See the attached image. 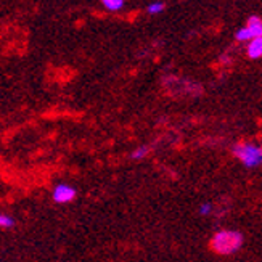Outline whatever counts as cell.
Returning a JSON list of instances; mask_svg holds the SVG:
<instances>
[{
	"label": "cell",
	"instance_id": "cell-6",
	"mask_svg": "<svg viewBox=\"0 0 262 262\" xmlns=\"http://www.w3.org/2000/svg\"><path fill=\"white\" fill-rule=\"evenodd\" d=\"M150 154V146L148 145H142V146H137V148L130 153V158L138 161V159H143Z\"/></svg>",
	"mask_w": 262,
	"mask_h": 262
},
{
	"label": "cell",
	"instance_id": "cell-2",
	"mask_svg": "<svg viewBox=\"0 0 262 262\" xmlns=\"http://www.w3.org/2000/svg\"><path fill=\"white\" fill-rule=\"evenodd\" d=\"M232 154L246 169L262 166V145L256 142H240L232 146Z\"/></svg>",
	"mask_w": 262,
	"mask_h": 262
},
{
	"label": "cell",
	"instance_id": "cell-9",
	"mask_svg": "<svg viewBox=\"0 0 262 262\" xmlns=\"http://www.w3.org/2000/svg\"><path fill=\"white\" fill-rule=\"evenodd\" d=\"M164 10H166V4L159 2V0H156V2H151L148 7H146V12H148L150 15H159Z\"/></svg>",
	"mask_w": 262,
	"mask_h": 262
},
{
	"label": "cell",
	"instance_id": "cell-4",
	"mask_svg": "<svg viewBox=\"0 0 262 262\" xmlns=\"http://www.w3.org/2000/svg\"><path fill=\"white\" fill-rule=\"evenodd\" d=\"M246 55L249 60H260L262 58V37H256L248 42Z\"/></svg>",
	"mask_w": 262,
	"mask_h": 262
},
{
	"label": "cell",
	"instance_id": "cell-3",
	"mask_svg": "<svg viewBox=\"0 0 262 262\" xmlns=\"http://www.w3.org/2000/svg\"><path fill=\"white\" fill-rule=\"evenodd\" d=\"M76 188L71 187L69 184H58L55 185L53 192H52V200L56 203V204H66V203H71L76 200Z\"/></svg>",
	"mask_w": 262,
	"mask_h": 262
},
{
	"label": "cell",
	"instance_id": "cell-5",
	"mask_svg": "<svg viewBox=\"0 0 262 262\" xmlns=\"http://www.w3.org/2000/svg\"><path fill=\"white\" fill-rule=\"evenodd\" d=\"M244 26L249 29L252 39L262 37V18L259 15H251L246 20V24H244Z\"/></svg>",
	"mask_w": 262,
	"mask_h": 262
},
{
	"label": "cell",
	"instance_id": "cell-10",
	"mask_svg": "<svg viewBox=\"0 0 262 262\" xmlns=\"http://www.w3.org/2000/svg\"><path fill=\"white\" fill-rule=\"evenodd\" d=\"M198 212H200V216L203 217H208L211 216L212 212H214V204H212L211 201H204L200 204V208H198Z\"/></svg>",
	"mask_w": 262,
	"mask_h": 262
},
{
	"label": "cell",
	"instance_id": "cell-7",
	"mask_svg": "<svg viewBox=\"0 0 262 262\" xmlns=\"http://www.w3.org/2000/svg\"><path fill=\"white\" fill-rule=\"evenodd\" d=\"M102 4L110 12H119L124 8V0H102Z\"/></svg>",
	"mask_w": 262,
	"mask_h": 262
},
{
	"label": "cell",
	"instance_id": "cell-1",
	"mask_svg": "<svg viewBox=\"0 0 262 262\" xmlns=\"http://www.w3.org/2000/svg\"><path fill=\"white\" fill-rule=\"evenodd\" d=\"M244 244V236L238 230H230V228H225V230H219L212 235V238L209 241L211 249L219 256H230L238 252Z\"/></svg>",
	"mask_w": 262,
	"mask_h": 262
},
{
	"label": "cell",
	"instance_id": "cell-11",
	"mask_svg": "<svg viewBox=\"0 0 262 262\" xmlns=\"http://www.w3.org/2000/svg\"><path fill=\"white\" fill-rule=\"evenodd\" d=\"M13 225H15L13 217L4 214V212H0V227H2V228H10Z\"/></svg>",
	"mask_w": 262,
	"mask_h": 262
},
{
	"label": "cell",
	"instance_id": "cell-8",
	"mask_svg": "<svg viewBox=\"0 0 262 262\" xmlns=\"http://www.w3.org/2000/svg\"><path fill=\"white\" fill-rule=\"evenodd\" d=\"M235 39L238 40V42H249V40H252V36H251L249 29L246 26H243L235 31Z\"/></svg>",
	"mask_w": 262,
	"mask_h": 262
}]
</instances>
